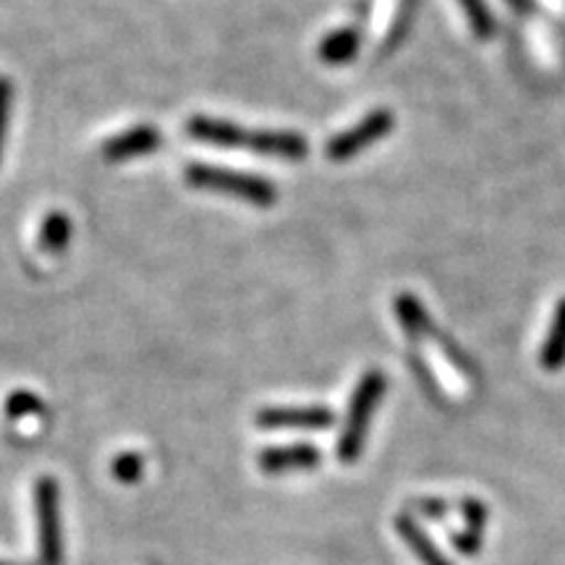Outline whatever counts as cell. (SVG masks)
<instances>
[{"instance_id": "6da1fadb", "label": "cell", "mask_w": 565, "mask_h": 565, "mask_svg": "<svg viewBox=\"0 0 565 565\" xmlns=\"http://www.w3.org/2000/svg\"><path fill=\"white\" fill-rule=\"evenodd\" d=\"M186 134L204 145L223 147V150H249L267 158L303 160L309 154V141L299 131H246L238 124L221 121V118L194 116L186 121Z\"/></svg>"}, {"instance_id": "7a4b0ae2", "label": "cell", "mask_w": 565, "mask_h": 565, "mask_svg": "<svg viewBox=\"0 0 565 565\" xmlns=\"http://www.w3.org/2000/svg\"><path fill=\"white\" fill-rule=\"evenodd\" d=\"M387 393V377L383 370H370L353 387L349 412H345V422L341 429V440H338V458L345 466L356 463L362 456L366 433H370L372 416L383 404Z\"/></svg>"}, {"instance_id": "3957f363", "label": "cell", "mask_w": 565, "mask_h": 565, "mask_svg": "<svg viewBox=\"0 0 565 565\" xmlns=\"http://www.w3.org/2000/svg\"><path fill=\"white\" fill-rule=\"evenodd\" d=\"M183 179L192 183L194 189H202V192L233 196V200L257 204V207H270V204L278 202V186L263 179V175L228 171V168L207 166V162H192L183 171Z\"/></svg>"}, {"instance_id": "277c9868", "label": "cell", "mask_w": 565, "mask_h": 565, "mask_svg": "<svg viewBox=\"0 0 565 565\" xmlns=\"http://www.w3.org/2000/svg\"><path fill=\"white\" fill-rule=\"evenodd\" d=\"M34 513H38L40 565L63 563V532H61V492L53 477H40L34 484Z\"/></svg>"}, {"instance_id": "5b68a950", "label": "cell", "mask_w": 565, "mask_h": 565, "mask_svg": "<svg viewBox=\"0 0 565 565\" xmlns=\"http://www.w3.org/2000/svg\"><path fill=\"white\" fill-rule=\"evenodd\" d=\"M395 129V116L393 110L377 108L366 113L359 124H353L351 129H345L328 141L324 147V158L330 162H345L364 150H370L374 141H383L387 134Z\"/></svg>"}, {"instance_id": "8992f818", "label": "cell", "mask_w": 565, "mask_h": 565, "mask_svg": "<svg viewBox=\"0 0 565 565\" xmlns=\"http://www.w3.org/2000/svg\"><path fill=\"white\" fill-rule=\"evenodd\" d=\"M335 414L328 406H267L257 412V427L263 429H328Z\"/></svg>"}, {"instance_id": "52a82bcc", "label": "cell", "mask_w": 565, "mask_h": 565, "mask_svg": "<svg viewBox=\"0 0 565 565\" xmlns=\"http://www.w3.org/2000/svg\"><path fill=\"white\" fill-rule=\"evenodd\" d=\"M162 145V134L154 126H134L129 131L116 134L103 145V158L108 162H124L141 158V154L158 152Z\"/></svg>"}, {"instance_id": "ba28073f", "label": "cell", "mask_w": 565, "mask_h": 565, "mask_svg": "<svg viewBox=\"0 0 565 565\" xmlns=\"http://www.w3.org/2000/svg\"><path fill=\"white\" fill-rule=\"evenodd\" d=\"M322 461L320 448L315 445H280V448H265L259 454V469L265 475H288V471H309L317 469Z\"/></svg>"}, {"instance_id": "9c48e42d", "label": "cell", "mask_w": 565, "mask_h": 565, "mask_svg": "<svg viewBox=\"0 0 565 565\" xmlns=\"http://www.w3.org/2000/svg\"><path fill=\"white\" fill-rule=\"evenodd\" d=\"M393 526L401 540H404V545L412 550V555L419 561V565H454L448 561V555L435 545L433 536L424 532V526L414 519L412 513L395 515Z\"/></svg>"}, {"instance_id": "30bf717a", "label": "cell", "mask_w": 565, "mask_h": 565, "mask_svg": "<svg viewBox=\"0 0 565 565\" xmlns=\"http://www.w3.org/2000/svg\"><path fill=\"white\" fill-rule=\"evenodd\" d=\"M359 47H362V34L353 26H343V30L324 34L320 47H317V55L328 66H345V63L356 58Z\"/></svg>"}, {"instance_id": "8fae6325", "label": "cell", "mask_w": 565, "mask_h": 565, "mask_svg": "<svg viewBox=\"0 0 565 565\" xmlns=\"http://www.w3.org/2000/svg\"><path fill=\"white\" fill-rule=\"evenodd\" d=\"M540 366L545 372H557L565 366V296L555 303L553 322L540 349Z\"/></svg>"}, {"instance_id": "7c38bea8", "label": "cell", "mask_w": 565, "mask_h": 565, "mask_svg": "<svg viewBox=\"0 0 565 565\" xmlns=\"http://www.w3.org/2000/svg\"><path fill=\"white\" fill-rule=\"evenodd\" d=\"M395 320L401 322V328L406 330L412 338H424L429 330V315L424 309V303L416 299L414 294H398L393 301Z\"/></svg>"}, {"instance_id": "4fadbf2b", "label": "cell", "mask_w": 565, "mask_h": 565, "mask_svg": "<svg viewBox=\"0 0 565 565\" xmlns=\"http://www.w3.org/2000/svg\"><path fill=\"white\" fill-rule=\"evenodd\" d=\"M71 217L66 212H51L40 225L38 244L45 254H63L71 244Z\"/></svg>"}, {"instance_id": "5bb4252c", "label": "cell", "mask_w": 565, "mask_h": 565, "mask_svg": "<svg viewBox=\"0 0 565 565\" xmlns=\"http://www.w3.org/2000/svg\"><path fill=\"white\" fill-rule=\"evenodd\" d=\"M458 6H461L466 19H469L471 32H475L479 40H490L494 34V19L484 0H458Z\"/></svg>"}, {"instance_id": "9a60e30c", "label": "cell", "mask_w": 565, "mask_h": 565, "mask_svg": "<svg viewBox=\"0 0 565 565\" xmlns=\"http://www.w3.org/2000/svg\"><path fill=\"white\" fill-rule=\"evenodd\" d=\"M110 475L121 484H137L141 475H145V461H141V456L134 454V450H126V454L116 456V461L110 466Z\"/></svg>"}, {"instance_id": "2e32d148", "label": "cell", "mask_w": 565, "mask_h": 565, "mask_svg": "<svg viewBox=\"0 0 565 565\" xmlns=\"http://www.w3.org/2000/svg\"><path fill=\"white\" fill-rule=\"evenodd\" d=\"M6 414H9L11 419H26V416L45 414V404L30 391H17L9 395V401H6Z\"/></svg>"}, {"instance_id": "e0dca14e", "label": "cell", "mask_w": 565, "mask_h": 565, "mask_svg": "<svg viewBox=\"0 0 565 565\" xmlns=\"http://www.w3.org/2000/svg\"><path fill=\"white\" fill-rule=\"evenodd\" d=\"M11 105H13V87H11V79H9V76H0V160H3L6 134H9Z\"/></svg>"}, {"instance_id": "ac0fdd59", "label": "cell", "mask_w": 565, "mask_h": 565, "mask_svg": "<svg viewBox=\"0 0 565 565\" xmlns=\"http://www.w3.org/2000/svg\"><path fill=\"white\" fill-rule=\"evenodd\" d=\"M458 513H461L463 526L477 529V532H484V526H487V505L482 503V500H477V498L461 500V505H458Z\"/></svg>"}, {"instance_id": "d6986e66", "label": "cell", "mask_w": 565, "mask_h": 565, "mask_svg": "<svg viewBox=\"0 0 565 565\" xmlns=\"http://www.w3.org/2000/svg\"><path fill=\"white\" fill-rule=\"evenodd\" d=\"M484 532H477V529L463 526L461 532H450V545H454L461 555H477L482 550Z\"/></svg>"}, {"instance_id": "ffe728a7", "label": "cell", "mask_w": 565, "mask_h": 565, "mask_svg": "<svg viewBox=\"0 0 565 565\" xmlns=\"http://www.w3.org/2000/svg\"><path fill=\"white\" fill-rule=\"evenodd\" d=\"M450 505L448 500L443 498H419V500H412V511H416L422 515V519H429V521H440L445 515L450 513Z\"/></svg>"}, {"instance_id": "44dd1931", "label": "cell", "mask_w": 565, "mask_h": 565, "mask_svg": "<svg viewBox=\"0 0 565 565\" xmlns=\"http://www.w3.org/2000/svg\"><path fill=\"white\" fill-rule=\"evenodd\" d=\"M0 565H11V563H0Z\"/></svg>"}]
</instances>
